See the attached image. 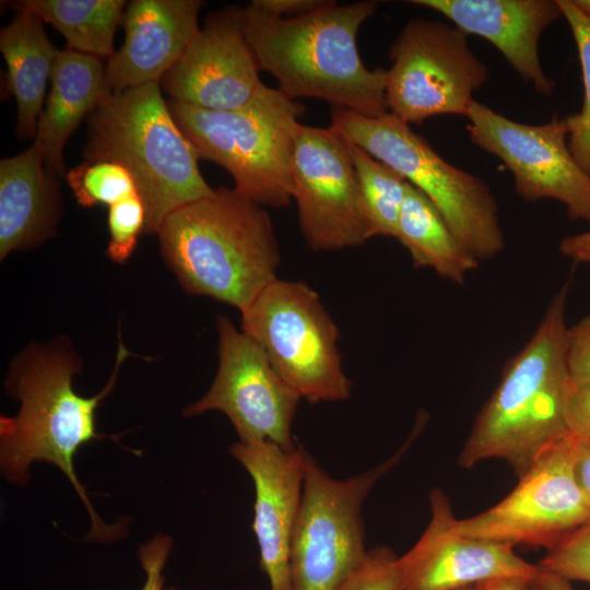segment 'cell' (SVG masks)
<instances>
[{
  "label": "cell",
  "instance_id": "6da1fadb",
  "mask_svg": "<svg viewBox=\"0 0 590 590\" xmlns=\"http://www.w3.org/2000/svg\"><path fill=\"white\" fill-rule=\"evenodd\" d=\"M113 374L94 397H83L73 388V377L82 371L83 361L72 342L64 337L45 343H32L10 364L5 379L7 393L20 402L14 416L0 417V469L10 482L24 485L30 468L45 462L57 467L68 477L83 502L90 518L87 539L111 542L126 533V524H106L96 514L79 481L74 457L94 439L95 413L102 400L113 390L122 362L133 355L125 347L119 330Z\"/></svg>",
  "mask_w": 590,
  "mask_h": 590
},
{
  "label": "cell",
  "instance_id": "7a4b0ae2",
  "mask_svg": "<svg viewBox=\"0 0 590 590\" xmlns=\"http://www.w3.org/2000/svg\"><path fill=\"white\" fill-rule=\"evenodd\" d=\"M377 2L334 1L296 17H280L249 4L240 9L245 35L259 69L291 98L315 97L368 117L388 113L387 70L361 60L357 33Z\"/></svg>",
  "mask_w": 590,
  "mask_h": 590
},
{
  "label": "cell",
  "instance_id": "3957f363",
  "mask_svg": "<svg viewBox=\"0 0 590 590\" xmlns=\"http://www.w3.org/2000/svg\"><path fill=\"white\" fill-rule=\"evenodd\" d=\"M161 253L180 286L246 309L276 276L281 255L266 208L235 188L173 212L157 232Z\"/></svg>",
  "mask_w": 590,
  "mask_h": 590
},
{
  "label": "cell",
  "instance_id": "277c9868",
  "mask_svg": "<svg viewBox=\"0 0 590 590\" xmlns=\"http://www.w3.org/2000/svg\"><path fill=\"white\" fill-rule=\"evenodd\" d=\"M565 284L552 298L527 344L505 365L500 381L477 414L458 463H508L520 477L553 444L569 434Z\"/></svg>",
  "mask_w": 590,
  "mask_h": 590
},
{
  "label": "cell",
  "instance_id": "5b68a950",
  "mask_svg": "<svg viewBox=\"0 0 590 590\" xmlns=\"http://www.w3.org/2000/svg\"><path fill=\"white\" fill-rule=\"evenodd\" d=\"M161 91L157 83L105 91L88 116L83 151L85 161L115 162L128 169L145 206L148 234H157L173 212L214 191Z\"/></svg>",
  "mask_w": 590,
  "mask_h": 590
},
{
  "label": "cell",
  "instance_id": "8992f818",
  "mask_svg": "<svg viewBox=\"0 0 590 590\" xmlns=\"http://www.w3.org/2000/svg\"><path fill=\"white\" fill-rule=\"evenodd\" d=\"M167 103L198 157L222 166L237 191L264 208L291 203L293 150L304 105L264 84L247 105L232 111Z\"/></svg>",
  "mask_w": 590,
  "mask_h": 590
},
{
  "label": "cell",
  "instance_id": "52a82bcc",
  "mask_svg": "<svg viewBox=\"0 0 590 590\" xmlns=\"http://www.w3.org/2000/svg\"><path fill=\"white\" fill-rule=\"evenodd\" d=\"M329 128L421 190L479 262L504 249L498 205L491 188L444 160L409 123L390 113L368 117L333 107Z\"/></svg>",
  "mask_w": 590,
  "mask_h": 590
},
{
  "label": "cell",
  "instance_id": "ba28073f",
  "mask_svg": "<svg viewBox=\"0 0 590 590\" xmlns=\"http://www.w3.org/2000/svg\"><path fill=\"white\" fill-rule=\"evenodd\" d=\"M240 315L241 330L300 399L319 403L350 398L338 327L308 284L278 278Z\"/></svg>",
  "mask_w": 590,
  "mask_h": 590
},
{
  "label": "cell",
  "instance_id": "9c48e42d",
  "mask_svg": "<svg viewBox=\"0 0 590 590\" xmlns=\"http://www.w3.org/2000/svg\"><path fill=\"white\" fill-rule=\"evenodd\" d=\"M417 424L399 451L374 469L334 479L306 451L300 507L291 545L292 590H334L363 559L362 506L377 481L420 434Z\"/></svg>",
  "mask_w": 590,
  "mask_h": 590
},
{
  "label": "cell",
  "instance_id": "30bf717a",
  "mask_svg": "<svg viewBox=\"0 0 590 590\" xmlns=\"http://www.w3.org/2000/svg\"><path fill=\"white\" fill-rule=\"evenodd\" d=\"M387 70L388 113L406 123L439 115L468 117L473 94L488 79L468 35L447 23L409 21L393 40Z\"/></svg>",
  "mask_w": 590,
  "mask_h": 590
},
{
  "label": "cell",
  "instance_id": "8fae6325",
  "mask_svg": "<svg viewBox=\"0 0 590 590\" xmlns=\"http://www.w3.org/2000/svg\"><path fill=\"white\" fill-rule=\"evenodd\" d=\"M577 437L570 433L548 447L496 505L456 519L461 534L550 550L590 519V503L575 476Z\"/></svg>",
  "mask_w": 590,
  "mask_h": 590
},
{
  "label": "cell",
  "instance_id": "7c38bea8",
  "mask_svg": "<svg viewBox=\"0 0 590 590\" xmlns=\"http://www.w3.org/2000/svg\"><path fill=\"white\" fill-rule=\"evenodd\" d=\"M219 368L212 386L185 408L191 417L209 411L224 413L239 441L267 440L295 449L292 425L300 397L279 376L263 349L226 316H217Z\"/></svg>",
  "mask_w": 590,
  "mask_h": 590
},
{
  "label": "cell",
  "instance_id": "4fadbf2b",
  "mask_svg": "<svg viewBox=\"0 0 590 590\" xmlns=\"http://www.w3.org/2000/svg\"><path fill=\"white\" fill-rule=\"evenodd\" d=\"M467 119L471 142L502 161L519 197L530 202L556 200L570 219L590 223V175L569 150L563 119L521 123L475 99Z\"/></svg>",
  "mask_w": 590,
  "mask_h": 590
},
{
  "label": "cell",
  "instance_id": "5bb4252c",
  "mask_svg": "<svg viewBox=\"0 0 590 590\" xmlns=\"http://www.w3.org/2000/svg\"><path fill=\"white\" fill-rule=\"evenodd\" d=\"M292 178L300 231L311 250H341L368 240L350 149L333 130L300 123Z\"/></svg>",
  "mask_w": 590,
  "mask_h": 590
},
{
  "label": "cell",
  "instance_id": "9a60e30c",
  "mask_svg": "<svg viewBox=\"0 0 590 590\" xmlns=\"http://www.w3.org/2000/svg\"><path fill=\"white\" fill-rule=\"evenodd\" d=\"M430 520L399 557L402 590H459L497 578L531 580L540 571L514 545L461 534L445 493L429 494Z\"/></svg>",
  "mask_w": 590,
  "mask_h": 590
},
{
  "label": "cell",
  "instance_id": "2e32d148",
  "mask_svg": "<svg viewBox=\"0 0 590 590\" xmlns=\"http://www.w3.org/2000/svg\"><path fill=\"white\" fill-rule=\"evenodd\" d=\"M240 9L212 13L160 86L170 99L214 111L247 105L263 86Z\"/></svg>",
  "mask_w": 590,
  "mask_h": 590
},
{
  "label": "cell",
  "instance_id": "e0dca14e",
  "mask_svg": "<svg viewBox=\"0 0 590 590\" xmlns=\"http://www.w3.org/2000/svg\"><path fill=\"white\" fill-rule=\"evenodd\" d=\"M305 453L300 446L286 450L267 440L237 441L229 447V455L255 485L252 530L269 590H292L291 545L302 500Z\"/></svg>",
  "mask_w": 590,
  "mask_h": 590
},
{
  "label": "cell",
  "instance_id": "ac0fdd59",
  "mask_svg": "<svg viewBox=\"0 0 590 590\" xmlns=\"http://www.w3.org/2000/svg\"><path fill=\"white\" fill-rule=\"evenodd\" d=\"M200 0H133L127 4L123 44L107 60L105 88L160 84L200 31Z\"/></svg>",
  "mask_w": 590,
  "mask_h": 590
},
{
  "label": "cell",
  "instance_id": "d6986e66",
  "mask_svg": "<svg viewBox=\"0 0 590 590\" xmlns=\"http://www.w3.org/2000/svg\"><path fill=\"white\" fill-rule=\"evenodd\" d=\"M434 10L467 35L492 43L512 69L533 90L550 96L555 81L544 72L539 42L542 33L562 11L557 0H412Z\"/></svg>",
  "mask_w": 590,
  "mask_h": 590
},
{
  "label": "cell",
  "instance_id": "ffe728a7",
  "mask_svg": "<svg viewBox=\"0 0 590 590\" xmlns=\"http://www.w3.org/2000/svg\"><path fill=\"white\" fill-rule=\"evenodd\" d=\"M62 214L60 184L35 142L0 162V259L49 239Z\"/></svg>",
  "mask_w": 590,
  "mask_h": 590
},
{
  "label": "cell",
  "instance_id": "44dd1931",
  "mask_svg": "<svg viewBox=\"0 0 590 590\" xmlns=\"http://www.w3.org/2000/svg\"><path fill=\"white\" fill-rule=\"evenodd\" d=\"M105 91V66L99 58L68 48L58 51L34 140L51 175H66L63 148Z\"/></svg>",
  "mask_w": 590,
  "mask_h": 590
},
{
  "label": "cell",
  "instance_id": "7402d4cb",
  "mask_svg": "<svg viewBox=\"0 0 590 590\" xmlns=\"http://www.w3.org/2000/svg\"><path fill=\"white\" fill-rule=\"evenodd\" d=\"M0 50L8 68L7 86L17 105L16 134L35 138L59 49L47 37L38 16L16 11L0 32Z\"/></svg>",
  "mask_w": 590,
  "mask_h": 590
},
{
  "label": "cell",
  "instance_id": "603a6c76",
  "mask_svg": "<svg viewBox=\"0 0 590 590\" xmlns=\"http://www.w3.org/2000/svg\"><path fill=\"white\" fill-rule=\"evenodd\" d=\"M396 238L409 250L417 268L463 284L479 261L455 236L440 212L417 188L408 182Z\"/></svg>",
  "mask_w": 590,
  "mask_h": 590
},
{
  "label": "cell",
  "instance_id": "cb8c5ba5",
  "mask_svg": "<svg viewBox=\"0 0 590 590\" xmlns=\"http://www.w3.org/2000/svg\"><path fill=\"white\" fill-rule=\"evenodd\" d=\"M51 24L66 38L68 49L99 59L114 54V36L122 23L123 0H22L10 2Z\"/></svg>",
  "mask_w": 590,
  "mask_h": 590
},
{
  "label": "cell",
  "instance_id": "d4e9b609",
  "mask_svg": "<svg viewBox=\"0 0 590 590\" xmlns=\"http://www.w3.org/2000/svg\"><path fill=\"white\" fill-rule=\"evenodd\" d=\"M346 143L355 169L367 238H396L408 181L393 168L356 145Z\"/></svg>",
  "mask_w": 590,
  "mask_h": 590
},
{
  "label": "cell",
  "instance_id": "484cf974",
  "mask_svg": "<svg viewBox=\"0 0 590 590\" xmlns=\"http://www.w3.org/2000/svg\"><path fill=\"white\" fill-rule=\"evenodd\" d=\"M563 17L573 34L581 68L583 101L578 113L563 119L568 146L579 166L590 175V19L573 0H557Z\"/></svg>",
  "mask_w": 590,
  "mask_h": 590
},
{
  "label": "cell",
  "instance_id": "4316f807",
  "mask_svg": "<svg viewBox=\"0 0 590 590\" xmlns=\"http://www.w3.org/2000/svg\"><path fill=\"white\" fill-rule=\"evenodd\" d=\"M64 176L78 203L84 208L97 204L109 208L139 192L128 169L115 162L85 161Z\"/></svg>",
  "mask_w": 590,
  "mask_h": 590
},
{
  "label": "cell",
  "instance_id": "83f0119b",
  "mask_svg": "<svg viewBox=\"0 0 590 590\" xmlns=\"http://www.w3.org/2000/svg\"><path fill=\"white\" fill-rule=\"evenodd\" d=\"M145 226L146 211L139 192L109 206L107 256L117 263L126 262L134 252Z\"/></svg>",
  "mask_w": 590,
  "mask_h": 590
},
{
  "label": "cell",
  "instance_id": "f1b7e54d",
  "mask_svg": "<svg viewBox=\"0 0 590 590\" xmlns=\"http://www.w3.org/2000/svg\"><path fill=\"white\" fill-rule=\"evenodd\" d=\"M538 566L570 582L590 583V519L547 550Z\"/></svg>",
  "mask_w": 590,
  "mask_h": 590
},
{
  "label": "cell",
  "instance_id": "f546056e",
  "mask_svg": "<svg viewBox=\"0 0 590 590\" xmlns=\"http://www.w3.org/2000/svg\"><path fill=\"white\" fill-rule=\"evenodd\" d=\"M334 590H402L399 557L387 546L367 550Z\"/></svg>",
  "mask_w": 590,
  "mask_h": 590
},
{
  "label": "cell",
  "instance_id": "4dcf8cb0",
  "mask_svg": "<svg viewBox=\"0 0 590 590\" xmlns=\"http://www.w3.org/2000/svg\"><path fill=\"white\" fill-rule=\"evenodd\" d=\"M566 359L570 385L590 382V314L568 328Z\"/></svg>",
  "mask_w": 590,
  "mask_h": 590
},
{
  "label": "cell",
  "instance_id": "1f68e13d",
  "mask_svg": "<svg viewBox=\"0 0 590 590\" xmlns=\"http://www.w3.org/2000/svg\"><path fill=\"white\" fill-rule=\"evenodd\" d=\"M172 546V539L162 533H156L150 541L140 546L139 560L145 571V582L141 590H163L165 580L163 569Z\"/></svg>",
  "mask_w": 590,
  "mask_h": 590
},
{
  "label": "cell",
  "instance_id": "d6a6232c",
  "mask_svg": "<svg viewBox=\"0 0 590 590\" xmlns=\"http://www.w3.org/2000/svg\"><path fill=\"white\" fill-rule=\"evenodd\" d=\"M565 418L571 435L580 439H590V382L570 385Z\"/></svg>",
  "mask_w": 590,
  "mask_h": 590
},
{
  "label": "cell",
  "instance_id": "836d02e7",
  "mask_svg": "<svg viewBox=\"0 0 590 590\" xmlns=\"http://www.w3.org/2000/svg\"><path fill=\"white\" fill-rule=\"evenodd\" d=\"M327 3V0H253L250 2L255 8L280 17L302 16Z\"/></svg>",
  "mask_w": 590,
  "mask_h": 590
},
{
  "label": "cell",
  "instance_id": "e575fe53",
  "mask_svg": "<svg viewBox=\"0 0 590 590\" xmlns=\"http://www.w3.org/2000/svg\"><path fill=\"white\" fill-rule=\"evenodd\" d=\"M558 249L563 256L577 263L590 264V229L564 237Z\"/></svg>",
  "mask_w": 590,
  "mask_h": 590
},
{
  "label": "cell",
  "instance_id": "d590c367",
  "mask_svg": "<svg viewBox=\"0 0 590 590\" xmlns=\"http://www.w3.org/2000/svg\"><path fill=\"white\" fill-rule=\"evenodd\" d=\"M577 439L575 476L579 487L590 503V439Z\"/></svg>",
  "mask_w": 590,
  "mask_h": 590
},
{
  "label": "cell",
  "instance_id": "8d00e7d4",
  "mask_svg": "<svg viewBox=\"0 0 590 590\" xmlns=\"http://www.w3.org/2000/svg\"><path fill=\"white\" fill-rule=\"evenodd\" d=\"M528 590H575L567 579L552 573L540 571L528 581Z\"/></svg>",
  "mask_w": 590,
  "mask_h": 590
},
{
  "label": "cell",
  "instance_id": "74e56055",
  "mask_svg": "<svg viewBox=\"0 0 590 590\" xmlns=\"http://www.w3.org/2000/svg\"><path fill=\"white\" fill-rule=\"evenodd\" d=\"M528 581L521 578H497L475 585V590H528Z\"/></svg>",
  "mask_w": 590,
  "mask_h": 590
},
{
  "label": "cell",
  "instance_id": "f35d334b",
  "mask_svg": "<svg viewBox=\"0 0 590 590\" xmlns=\"http://www.w3.org/2000/svg\"><path fill=\"white\" fill-rule=\"evenodd\" d=\"M575 5L590 19V0H573Z\"/></svg>",
  "mask_w": 590,
  "mask_h": 590
},
{
  "label": "cell",
  "instance_id": "ab89813d",
  "mask_svg": "<svg viewBox=\"0 0 590 590\" xmlns=\"http://www.w3.org/2000/svg\"><path fill=\"white\" fill-rule=\"evenodd\" d=\"M459 590H475V586L462 588V589H459Z\"/></svg>",
  "mask_w": 590,
  "mask_h": 590
},
{
  "label": "cell",
  "instance_id": "60d3db41",
  "mask_svg": "<svg viewBox=\"0 0 590 590\" xmlns=\"http://www.w3.org/2000/svg\"><path fill=\"white\" fill-rule=\"evenodd\" d=\"M167 590H179V589H177V588H169V589H167Z\"/></svg>",
  "mask_w": 590,
  "mask_h": 590
}]
</instances>
